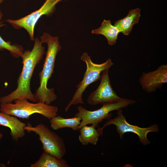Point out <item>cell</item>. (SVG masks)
<instances>
[{
    "label": "cell",
    "mask_w": 167,
    "mask_h": 167,
    "mask_svg": "<svg viewBox=\"0 0 167 167\" xmlns=\"http://www.w3.org/2000/svg\"><path fill=\"white\" fill-rule=\"evenodd\" d=\"M135 103L136 101L135 100L122 98L118 102L102 104L101 108L94 111L88 110L80 105L77 107L78 111L75 116L81 118L78 130L89 124L97 127L98 124L104 120L110 119L112 115L111 112L125 108Z\"/></svg>",
    "instance_id": "cell-5"
},
{
    "label": "cell",
    "mask_w": 167,
    "mask_h": 167,
    "mask_svg": "<svg viewBox=\"0 0 167 167\" xmlns=\"http://www.w3.org/2000/svg\"><path fill=\"white\" fill-rule=\"evenodd\" d=\"M34 44L31 50L23 51L21 57L23 68L17 80V87L10 93L0 98L1 103H11L16 100H27L36 102L34 94L30 88V81L34 70L43 58L45 48L40 39L34 38Z\"/></svg>",
    "instance_id": "cell-1"
},
{
    "label": "cell",
    "mask_w": 167,
    "mask_h": 167,
    "mask_svg": "<svg viewBox=\"0 0 167 167\" xmlns=\"http://www.w3.org/2000/svg\"><path fill=\"white\" fill-rule=\"evenodd\" d=\"M14 103H3L0 105L1 112L23 119L28 118L34 113L40 114L50 120L57 115L58 107L45 103H32L27 100H16Z\"/></svg>",
    "instance_id": "cell-3"
},
{
    "label": "cell",
    "mask_w": 167,
    "mask_h": 167,
    "mask_svg": "<svg viewBox=\"0 0 167 167\" xmlns=\"http://www.w3.org/2000/svg\"><path fill=\"white\" fill-rule=\"evenodd\" d=\"M119 32L117 27L112 24L110 20L105 19L103 20L99 28L93 29L92 31L93 34L104 36L106 38L108 44L111 46L116 43Z\"/></svg>",
    "instance_id": "cell-14"
},
{
    "label": "cell",
    "mask_w": 167,
    "mask_h": 167,
    "mask_svg": "<svg viewBox=\"0 0 167 167\" xmlns=\"http://www.w3.org/2000/svg\"><path fill=\"white\" fill-rule=\"evenodd\" d=\"M139 82L143 90L148 93L161 89L167 83V65H162L154 71L143 73Z\"/></svg>",
    "instance_id": "cell-10"
},
{
    "label": "cell",
    "mask_w": 167,
    "mask_h": 167,
    "mask_svg": "<svg viewBox=\"0 0 167 167\" xmlns=\"http://www.w3.org/2000/svg\"><path fill=\"white\" fill-rule=\"evenodd\" d=\"M24 129L29 132H34L39 136L44 152L59 158H62L65 155L66 149L63 140L43 123L34 126L28 124L24 126Z\"/></svg>",
    "instance_id": "cell-6"
},
{
    "label": "cell",
    "mask_w": 167,
    "mask_h": 167,
    "mask_svg": "<svg viewBox=\"0 0 167 167\" xmlns=\"http://www.w3.org/2000/svg\"><path fill=\"white\" fill-rule=\"evenodd\" d=\"M81 118L77 117L66 118L60 116H56L50 120L51 127L54 130H58L66 127L70 128L74 130H78Z\"/></svg>",
    "instance_id": "cell-16"
},
{
    "label": "cell",
    "mask_w": 167,
    "mask_h": 167,
    "mask_svg": "<svg viewBox=\"0 0 167 167\" xmlns=\"http://www.w3.org/2000/svg\"><path fill=\"white\" fill-rule=\"evenodd\" d=\"M109 69L102 72L101 82L96 89L88 96V103L92 105L98 104L112 103L118 101L122 99L113 89L108 75Z\"/></svg>",
    "instance_id": "cell-9"
},
{
    "label": "cell",
    "mask_w": 167,
    "mask_h": 167,
    "mask_svg": "<svg viewBox=\"0 0 167 167\" xmlns=\"http://www.w3.org/2000/svg\"><path fill=\"white\" fill-rule=\"evenodd\" d=\"M92 125L90 126H84L79 130L80 134L79 136V142L84 145L89 143L96 145L101 135H102L103 130L101 127H98L96 129Z\"/></svg>",
    "instance_id": "cell-13"
},
{
    "label": "cell",
    "mask_w": 167,
    "mask_h": 167,
    "mask_svg": "<svg viewBox=\"0 0 167 167\" xmlns=\"http://www.w3.org/2000/svg\"><path fill=\"white\" fill-rule=\"evenodd\" d=\"M0 125L9 128L13 140L17 141L25 135L24 127L26 125L16 117L0 112Z\"/></svg>",
    "instance_id": "cell-11"
},
{
    "label": "cell",
    "mask_w": 167,
    "mask_h": 167,
    "mask_svg": "<svg viewBox=\"0 0 167 167\" xmlns=\"http://www.w3.org/2000/svg\"><path fill=\"white\" fill-rule=\"evenodd\" d=\"M63 0H46L38 10L28 15L16 20L7 19L5 21L16 29L22 28L25 29L29 34L30 40L34 41V27L39 19L43 15L51 16L55 10L56 4Z\"/></svg>",
    "instance_id": "cell-7"
},
{
    "label": "cell",
    "mask_w": 167,
    "mask_h": 167,
    "mask_svg": "<svg viewBox=\"0 0 167 167\" xmlns=\"http://www.w3.org/2000/svg\"><path fill=\"white\" fill-rule=\"evenodd\" d=\"M4 0H0V4L2 3ZM3 16L2 13L1 12L0 9V22H1V20Z\"/></svg>",
    "instance_id": "cell-18"
},
{
    "label": "cell",
    "mask_w": 167,
    "mask_h": 167,
    "mask_svg": "<svg viewBox=\"0 0 167 167\" xmlns=\"http://www.w3.org/2000/svg\"><path fill=\"white\" fill-rule=\"evenodd\" d=\"M117 111V117L113 119H109L101 128L103 130L105 127L109 125H115L117 131L121 139L125 133H133L138 135L140 143L143 145H146L150 143V141L147 137L148 133L150 132H157L159 131L157 124H154L146 128H142L130 124L127 122L125 117L123 115L122 109Z\"/></svg>",
    "instance_id": "cell-8"
},
{
    "label": "cell",
    "mask_w": 167,
    "mask_h": 167,
    "mask_svg": "<svg viewBox=\"0 0 167 167\" xmlns=\"http://www.w3.org/2000/svg\"><path fill=\"white\" fill-rule=\"evenodd\" d=\"M140 12V9L138 8L130 10L125 17L115 22L114 25L120 32H122L125 35H128L133 26L138 23L141 16Z\"/></svg>",
    "instance_id": "cell-12"
},
{
    "label": "cell",
    "mask_w": 167,
    "mask_h": 167,
    "mask_svg": "<svg viewBox=\"0 0 167 167\" xmlns=\"http://www.w3.org/2000/svg\"><path fill=\"white\" fill-rule=\"evenodd\" d=\"M80 59L86 63V70L82 80L76 87L77 89L71 100L65 108V112L67 111L72 105L84 104L82 95L87 87L92 83L100 80L101 73L105 69H109L113 64L110 58L101 64L95 63L92 61L87 52L83 54Z\"/></svg>",
    "instance_id": "cell-4"
},
{
    "label": "cell",
    "mask_w": 167,
    "mask_h": 167,
    "mask_svg": "<svg viewBox=\"0 0 167 167\" xmlns=\"http://www.w3.org/2000/svg\"><path fill=\"white\" fill-rule=\"evenodd\" d=\"M5 25L0 22V28ZM6 49L9 51L14 57L18 58L21 57L23 52V47L20 45L17 44L11 45L9 41H4L0 35V50Z\"/></svg>",
    "instance_id": "cell-17"
},
{
    "label": "cell",
    "mask_w": 167,
    "mask_h": 167,
    "mask_svg": "<svg viewBox=\"0 0 167 167\" xmlns=\"http://www.w3.org/2000/svg\"><path fill=\"white\" fill-rule=\"evenodd\" d=\"M30 167H69L66 161L62 158H59L44 152L39 159Z\"/></svg>",
    "instance_id": "cell-15"
},
{
    "label": "cell",
    "mask_w": 167,
    "mask_h": 167,
    "mask_svg": "<svg viewBox=\"0 0 167 167\" xmlns=\"http://www.w3.org/2000/svg\"><path fill=\"white\" fill-rule=\"evenodd\" d=\"M40 38L42 44H47V50L42 69L39 74L40 85L34 94L36 102L49 105L56 100L57 96L54 89L48 88L47 84L54 72L56 58L62 47L57 36H53L49 33L44 32Z\"/></svg>",
    "instance_id": "cell-2"
},
{
    "label": "cell",
    "mask_w": 167,
    "mask_h": 167,
    "mask_svg": "<svg viewBox=\"0 0 167 167\" xmlns=\"http://www.w3.org/2000/svg\"><path fill=\"white\" fill-rule=\"evenodd\" d=\"M2 133H0V139H1L2 138Z\"/></svg>",
    "instance_id": "cell-19"
}]
</instances>
